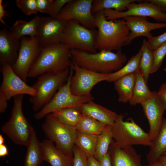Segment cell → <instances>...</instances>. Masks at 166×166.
Returning a JSON list of instances; mask_svg holds the SVG:
<instances>
[{
    "mask_svg": "<svg viewBox=\"0 0 166 166\" xmlns=\"http://www.w3.org/2000/svg\"><path fill=\"white\" fill-rule=\"evenodd\" d=\"M72 61L78 66L89 70L103 74L116 72L123 66L127 58L121 50L116 53L101 50L90 53L76 49L70 50Z\"/></svg>",
    "mask_w": 166,
    "mask_h": 166,
    "instance_id": "6da1fadb",
    "label": "cell"
},
{
    "mask_svg": "<svg viewBox=\"0 0 166 166\" xmlns=\"http://www.w3.org/2000/svg\"><path fill=\"white\" fill-rule=\"evenodd\" d=\"M95 14L98 34L96 48L100 51L121 50L127 42L130 30L123 20H108L102 11Z\"/></svg>",
    "mask_w": 166,
    "mask_h": 166,
    "instance_id": "7a4b0ae2",
    "label": "cell"
},
{
    "mask_svg": "<svg viewBox=\"0 0 166 166\" xmlns=\"http://www.w3.org/2000/svg\"><path fill=\"white\" fill-rule=\"evenodd\" d=\"M40 54L28 73V77H34L47 73H57L70 68V49L63 43L41 47Z\"/></svg>",
    "mask_w": 166,
    "mask_h": 166,
    "instance_id": "3957f363",
    "label": "cell"
},
{
    "mask_svg": "<svg viewBox=\"0 0 166 166\" xmlns=\"http://www.w3.org/2000/svg\"><path fill=\"white\" fill-rule=\"evenodd\" d=\"M70 70L69 68L59 73H45L38 77L37 81L32 86L36 93L29 100L34 111H39L52 99L66 82Z\"/></svg>",
    "mask_w": 166,
    "mask_h": 166,
    "instance_id": "277c9868",
    "label": "cell"
},
{
    "mask_svg": "<svg viewBox=\"0 0 166 166\" xmlns=\"http://www.w3.org/2000/svg\"><path fill=\"white\" fill-rule=\"evenodd\" d=\"M23 96L18 95L13 97L10 118L2 126L1 130L15 144L26 147L30 140L33 127L23 112Z\"/></svg>",
    "mask_w": 166,
    "mask_h": 166,
    "instance_id": "5b68a950",
    "label": "cell"
},
{
    "mask_svg": "<svg viewBox=\"0 0 166 166\" xmlns=\"http://www.w3.org/2000/svg\"><path fill=\"white\" fill-rule=\"evenodd\" d=\"M98 31L87 28L74 20L66 22L63 30L61 43L71 49L90 53L97 52L96 43Z\"/></svg>",
    "mask_w": 166,
    "mask_h": 166,
    "instance_id": "8992f818",
    "label": "cell"
},
{
    "mask_svg": "<svg viewBox=\"0 0 166 166\" xmlns=\"http://www.w3.org/2000/svg\"><path fill=\"white\" fill-rule=\"evenodd\" d=\"M42 128L47 139L67 155L73 157L77 131L59 121L51 113L46 116Z\"/></svg>",
    "mask_w": 166,
    "mask_h": 166,
    "instance_id": "52a82bcc",
    "label": "cell"
},
{
    "mask_svg": "<svg viewBox=\"0 0 166 166\" xmlns=\"http://www.w3.org/2000/svg\"><path fill=\"white\" fill-rule=\"evenodd\" d=\"M119 114L112 129L113 140L120 148H123L134 145L150 146L152 143L148 133L138 125L132 119L124 121Z\"/></svg>",
    "mask_w": 166,
    "mask_h": 166,
    "instance_id": "ba28073f",
    "label": "cell"
},
{
    "mask_svg": "<svg viewBox=\"0 0 166 166\" xmlns=\"http://www.w3.org/2000/svg\"><path fill=\"white\" fill-rule=\"evenodd\" d=\"M69 76L66 82L58 90L52 99L34 115V118L39 120L54 112L69 107L79 108L82 104L93 99L86 97L74 95L70 87L71 77L74 71L72 62Z\"/></svg>",
    "mask_w": 166,
    "mask_h": 166,
    "instance_id": "9c48e42d",
    "label": "cell"
},
{
    "mask_svg": "<svg viewBox=\"0 0 166 166\" xmlns=\"http://www.w3.org/2000/svg\"><path fill=\"white\" fill-rule=\"evenodd\" d=\"M20 41L17 58L11 66L14 73L26 82L29 71L38 58L41 48L35 38L24 37Z\"/></svg>",
    "mask_w": 166,
    "mask_h": 166,
    "instance_id": "30bf717a",
    "label": "cell"
},
{
    "mask_svg": "<svg viewBox=\"0 0 166 166\" xmlns=\"http://www.w3.org/2000/svg\"><path fill=\"white\" fill-rule=\"evenodd\" d=\"M93 0H70L61 9L56 18L68 21L75 20L91 29L97 28L94 15L92 13Z\"/></svg>",
    "mask_w": 166,
    "mask_h": 166,
    "instance_id": "8fae6325",
    "label": "cell"
},
{
    "mask_svg": "<svg viewBox=\"0 0 166 166\" xmlns=\"http://www.w3.org/2000/svg\"><path fill=\"white\" fill-rule=\"evenodd\" d=\"M72 63L74 73L71 77L70 81L72 93L76 96L86 97L93 99L91 93L92 89L99 82L106 81L108 74L92 71Z\"/></svg>",
    "mask_w": 166,
    "mask_h": 166,
    "instance_id": "7c38bea8",
    "label": "cell"
},
{
    "mask_svg": "<svg viewBox=\"0 0 166 166\" xmlns=\"http://www.w3.org/2000/svg\"><path fill=\"white\" fill-rule=\"evenodd\" d=\"M144 2L129 3L126 10L118 12L113 9L102 10L108 20H115L128 16L150 17L158 22L166 23V13L163 12L154 3L143 0Z\"/></svg>",
    "mask_w": 166,
    "mask_h": 166,
    "instance_id": "4fadbf2b",
    "label": "cell"
},
{
    "mask_svg": "<svg viewBox=\"0 0 166 166\" xmlns=\"http://www.w3.org/2000/svg\"><path fill=\"white\" fill-rule=\"evenodd\" d=\"M67 21L52 17H40L35 37L41 48L61 43L63 30Z\"/></svg>",
    "mask_w": 166,
    "mask_h": 166,
    "instance_id": "5bb4252c",
    "label": "cell"
},
{
    "mask_svg": "<svg viewBox=\"0 0 166 166\" xmlns=\"http://www.w3.org/2000/svg\"><path fill=\"white\" fill-rule=\"evenodd\" d=\"M1 67L2 81L0 92L8 101L18 95L27 94L31 96L36 94V90L20 78L14 71L11 65H6Z\"/></svg>",
    "mask_w": 166,
    "mask_h": 166,
    "instance_id": "9a60e30c",
    "label": "cell"
},
{
    "mask_svg": "<svg viewBox=\"0 0 166 166\" xmlns=\"http://www.w3.org/2000/svg\"><path fill=\"white\" fill-rule=\"evenodd\" d=\"M141 105L148 122V133L152 142L157 138L161 128L165 110L164 105L156 91L152 92L150 98Z\"/></svg>",
    "mask_w": 166,
    "mask_h": 166,
    "instance_id": "2e32d148",
    "label": "cell"
},
{
    "mask_svg": "<svg viewBox=\"0 0 166 166\" xmlns=\"http://www.w3.org/2000/svg\"><path fill=\"white\" fill-rule=\"evenodd\" d=\"M123 18L130 32L125 45L130 44L133 39L139 37H145L148 39L153 36L151 33L152 30L166 28V23L150 22L146 17L128 16Z\"/></svg>",
    "mask_w": 166,
    "mask_h": 166,
    "instance_id": "e0dca14e",
    "label": "cell"
},
{
    "mask_svg": "<svg viewBox=\"0 0 166 166\" xmlns=\"http://www.w3.org/2000/svg\"><path fill=\"white\" fill-rule=\"evenodd\" d=\"M20 45V39L6 29L0 31V63L1 66H11L16 61Z\"/></svg>",
    "mask_w": 166,
    "mask_h": 166,
    "instance_id": "ac0fdd59",
    "label": "cell"
},
{
    "mask_svg": "<svg viewBox=\"0 0 166 166\" xmlns=\"http://www.w3.org/2000/svg\"><path fill=\"white\" fill-rule=\"evenodd\" d=\"M108 152L110 156L112 166H143L140 156L132 146L121 148L113 140Z\"/></svg>",
    "mask_w": 166,
    "mask_h": 166,
    "instance_id": "d6986e66",
    "label": "cell"
},
{
    "mask_svg": "<svg viewBox=\"0 0 166 166\" xmlns=\"http://www.w3.org/2000/svg\"><path fill=\"white\" fill-rule=\"evenodd\" d=\"M41 144L44 160L51 166H72L73 157L66 155L52 141L45 139Z\"/></svg>",
    "mask_w": 166,
    "mask_h": 166,
    "instance_id": "ffe728a7",
    "label": "cell"
},
{
    "mask_svg": "<svg viewBox=\"0 0 166 166\" xmlns=\"http://www.w3.org/2000/svg\"><path fill=\"white\" fill-rule=\"evenodd\" d=\"M79 109L82 113L106 125L113 126L119 115L93 100L82 104Z\"/></svg>",
    "mask_w": 166,
    "mask_h": 166,
    "instance_id": "44dd1931",
    "label": "cell"
},
{
    "mask_svg": "<svg viewBox=\"0 0 166 166\" xmlns=\"http://www.w3.org/2000/svg\"><path fill=\"white\" fill-rule=\"evenodd\" d=\"M24 166H40L44 160L41 142L38 139L36 132L33 127L29 143L26 147Z\"/></svg>",
    "mask_w": 166,
    "mask_h": 166,
    "instance_id": "7402d4cb",
    "label": "cell"
},
{
    "mask_svg": "<svg viewBox=\"0 0 166 166\" xmlns=\"http://www.w3.org/2000/svg\"><path fill=\"white\" fill-rule=\"evenodd\" d=\"M40 19V17L36 16L29 21L17 20L11 26L10 32L13 36L19 39L26 36L35 38Z\"/></svg>",
    "mask_w": 166,
    "mask_h": 166,
    "instance_id": "603a6c76",
    "label": "cell"
},
{
    "mask_svg": "<svg viewBox=\"0 0 166 166\" xmlns=\"http://www.w3.org/2000/svg\"><path fill=\"white\" fill-rule=\"evenodd\" d=\"M152 92L149 89L139 69L136 73L135 80L131 99L129 103L131 105H136L147 101L152 95Z\"/></svg>",
    "mask_w": 166,
    "mask_h": 166,
    "instance_id": "cb8c5ba5",
    "label": "cell"
},
{
    "mask_svg": "<svg viewBox=\"0 0 166 166\" xmlns=\"http://www.w3.org/2000/svg\"><path fill=\"white\" fill-rule=\"evenodd\" d=\"M136 73L123 77L114 82V89L118 95L119 102L127 103L131 100L135 84Z\"/></svg>",
    "mask_w": 166,
    "mask_h": 166,
    "instance_id": "d4e9b609",
    "label": "cell"
},
{
    "mask_svg": "<svg viewBox=\"0 0 166 166\" xmlns=\"http://www.w3.org/2000/svg\"><path fill=\"white\" fill-rule=\"evenodd\" d=\"M149 151L146 156L148 163L157 161L166 152V117L163 119L158 136L150 146Z\"/></svg>",
    "mask_w": 166,
    "mask_h": 166,
    "instance_id": "484cf974",
    "label": "cell"
},
{
    "mask_svg": "<svg viewBox=\"0 0 166 166\" xmlns=\"http://www.w3.org/2000/svg\"><path fill=\"white\" fill-rule=\"evenodd\" d=\"M142 52L141 48L136 54L131 57L125 65L116 72L108 74L106 81L114 82L123 77L137 72L139 69Z\"/></svg>",
    "mask_w": 166,
    "mask_h": 166,
    "instance_id": "4316f807",
    "label": "cell"
},
{
    "mask_svg": "<svg viewBox=\"0 0 166 166\" xmlns=\"http://www.w3.org/2000/svg\"><path fill=\"white\" fill-rule=\"evenodd\" d=\"M113 140L112 126L106 125L102 132L97 136L94 157L98 161L108 152Z\"/></svg>",
    "mask_w": 166,
    "mask_h": 166,
    "instance_id": "83f0119b",
    "label": "cell"
},
{
    "mask_svg": "<svg viewBox=\"0 0 166 166\" xmlns=\"http://www.w3.org/2000/svg\"><path fill=\"white\" fill-rule=\"evenodd\" d=\"M97 137V136L77 131L75 145L88 157H94Z\"/></svg>",
    "mask_w": 166,
    "mask_h": 166,
    "instance_id": "f1b7e54d",
    "label": "cell"
},
{
    "mask_svg": "<svg viewBox=\"0 0 166 166\" xmlns=\"http://www.w3.org/2000/svg\"><path fill=\"white\" fill-rule=\"evenodd\" d=\"M52 114L62 123L75 128L79 122L82 112L79 108L69 107L54 112Z\"/></svg>",
    "mask_w": 166,
    "mask_h": 166,
    "instance_id": "f546056e",
    "label": "cell"
},
{
    "mask_svg": "<svg viewBox=\"0 0 166 166\" xmlns=\"http://www.w3.org/2000/svg\"><path fill=\"white\" fill-rule=\"evenodd\" d=\"M141 48L142 52L140 60L139 69L147 83L153 65V50L145 39L143 40Z\"/></svg>",
    "mask_w": 166,
    "mask_h": 166,
    "instance_id": "4dcf8cb0",
    "label": "cell"
},
{
    "mask_svg": "<svg viewBox=\"0 0 166 166\" xmlns=\"http://www.w3.org/2000/svg\"><path fill=\"white\" fill-rule=\"evenodd\" d=\"M140 0H93L92 13L93 14L103 10L110 9L118 12H122L127 9L130 3Z\"/></svg>",
    "mask_w": 166,
    "mask_h": 166,
    "instance_id": "1f68e13d",
    "label": "cell"
},
{
    "mask_svg": "<svg viewBox=\"0 0 166 166\" xmlns=\"http://www.w3.org/2000/svg\"><path fill=\"white\" fill-rule=\"evenodd\" d=\"M106 125L82 113L81 118L75 128L77 131L98 136Z\"/></svg>",
    "mask_w": 166,
    "mask_h": 166,
    "instance_id": "d6a6232c",
    "label": "cell"
},
{
    "mask_svg": "<svg viewBox=\"0 0 166 166\" xmlns=\"http://www.w3.org/2000/svg\"><path fill=\"white\" fill-rule=\"evenodd\" d=\"M153 63L150 74L156 72L162 65L166 55V41L153 50Z\"/></svg>",
    "mask_w": 166,
    "mask_h": 166,
    "instance_id": "836d02e7",
    "label": "cell"
},
{
    "mask_svg": "<svg viewBox=\"0 0 166 166\" xmlns=\"http://www.w3.org/2000/svg\"><path fill=\"white\" fill-rule=\"evenodd\" d=\"M15 2L17 6L26 15L36 14L38 12L36 0H16Z\"/></svg>",
    "mask_w": 166,
    "mask_h": 166,
    "instance_id": "e575fe53",
    "label": "cell"
},
{
    "mask_svg": "<svg viewBox=\"0 0 166 166\" xmlns=\"http://www.w3.org/2000/svg\"><path fill=\"white\" fill-rule=\"evenodd\" d=\"M73 153L72 166H88V157L75 145Z\"/></svg>",
    "mask_w": 166,
    "mask_h": 166,
    "instance_id": "d590c367",
    "label": "cell"
},
{
    "mask_svg": "<svg viewBox=\"0 0 166 166\" xmlns=\"http://www.w3.org/2000/svg\"><path fill=\"white\" fill-rule=\"evenodd\" d=\"M70 0H53L48 14L51 17L56 18L62 8Z\"/></svg>",
    "mask_w": 166,
    "mask_h": 166,
    "instance_id": "8d00e7d4",
    "label": "cell"
},
{
    "mask_svg": "<svg viewBox=\"0 0 166 166\" xmlns=\"http://www.w3.org/2000/svg\"><path fill=\"white\" fill-rule=\"evenodd\" d=\"M147 41L152 49L154 50L166 41V32L158 36H152Z\"/></svg>",
    "mask_w": 166,
    "mask_h": 166,
    "instance_id": "74e56055",
    "label": "cell"
},
{
    "mask_svg": "<svg viewBox=\"0 0 166 166\" xmlns=\"http://www.w3.org/2000/svg\"><path fill=\"white\" fill-rule=\"evenodd\" d=\"M53 0H36L38 12L49 14Z\"/></svg>",
    "mask_w": 166,
    "mask_h": 166,
    "instance_id": "f35d334b",
    "label": "cell"
},
{
    "mask_svg": "<svg viewBox=\"0 0 166 166\" xmlns=\"http://www.w3.org/2000/svg\"><path fill=\"white\" fill-rule=\"evenodd\" d=\"M157 93L162 101L165 109L166 110V82L163 83L160 85Z\"/></svg>",
    "mask_w": 166,
    "mask_h": 166,
    "instance_id": "ab89813d",
    "label": "cell"
},
{
    "mask_svg": "<svg viewBox=\"0 0 166 166\" xmlns=\"http://www.w3.org/2000/svg\"><path fill=\"white\" fill-rule=\"evenodd\" d=\"M6 6L5 4H2V0H0V21L3 25H6L3 18L9 16L8 13L5 9Z\"/></svg>",
    "mask_w": 166,
    "mask_h": 166,
    "instance_id": "60d3db41",
    "label": "cell"
},
{
    "mask_svg": "<svg viewBox=\"0 0 166 166\" xmlns=\"http://www.w3.org/2000/svg\"><path fill=\"white\" fill-rule=\"evenodd\" d=\"M7 100L4 94L0 92V113L4 112L7 107Z\"/></svg>",
    "mask_w": 166,
    "mask_h": 166,
    "instance_id": "b9f144b4",
    "label": "cell"
},
{
    "mask_svg": "<svg viewBox=\"0 0 166 166\" xmlns=\"http://www.w3.org/2000/svg\"><path fill=\"white\" fill-rule=\"evenodd\" d=\"M148 2H152L156 5L162 11L166 12V0H146Z\"/></svg>",
    "mask_w": 166,
    "mask_h": 166,
    "instance_id": "7bdbcfd3",
    "label": "cell"
},
{
    "mask_svg": "<svg viewBox=\"0 0 166 166\" xmlns=\"http://www.w3.org/2000/svg\"><path fill=\"white\" fill-rule=\"evenodd\" d=\"M100 166H112L110 155L109 152L99 161Z\"/></svg>",
    "mask_w": 166,
    "mask_h": 166,
    "instance_id": "ee69618b",
    "label": "cell"
},
{
    "mask_svg": "<svg viewBox=\"0 0 166 166\" xmlns=\"http://www.w3.org/2000/svg\"><path fill=\"white\" fill-rule=\"evenodd\" d=\"M88 159V166H100L99 161L97 160L94 157H89Z\"/></svg>",
    "mask_w": 166,
    "mask_h": 166,
    "instance_id": "f6af8a7d",
    "label": "cell"
},
{
    "mask_svg": "<svg viewBox=\"0 0 166 166\" xmlns=\"http://www.w3.org/2000/svg\"><path fill=\"white\" fill-rule=\"evenodd\" d=\"M9 154V152L6 146L4 144L0 145V157L6 156Z\"/></svg>",
    "mask_w": 166,
    "mask_h": 166,
    "instance_id": "bcb514c9",
    "label": "cell"
},
{
    "mask_svg": "<svg viewBox=\"0 0 166 166\" xmlns=\"http://www.w3.org/2000/svg\"><path fill=\"white\" fill-rule=\"evenodd\" d=\"M157 160L163 166H166V152L163 153Z\"/></svg>",
    "mask_w": 166,
    "mask_h": 166,
    "instance_id": "7dc6e473",
    "label": "cell"
},
{
    "mask_svg": "<svg viewBox=\"0 0 166 166\" xmlns=\"http://www.w3.org/2000/svg\"><path fill=\"white\" fill-rule=\"evenodd\" d=\"M143 166H163L157 160L153 163H149L148 164Z\"/></svg>",
    "mask_w": 166,
    "mask_h": 166,
    "instance_id": "c3c4849f",
    "label": "cell"
},
{
    "mask_svg": "<svg viewBox=\"0 0 166 166\" xmlns=\"http://www.w3.org/2000/svg\"><path fill=\"white\" fill-rule=\"evenodd\" d=\"M4 139L2 135H0V145L4 144Z\"/></svg>",
    "mask_w": 166,
    "mask_h": 166,
    "instance_id": "681fc988",
    "label": "cell"
}]
</instances>
